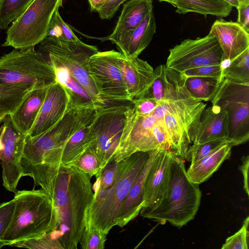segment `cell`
Here are the masks:
<instances>
[{"mask_svg": "<svg viewBox=\"0 0 249 249\" xmlns=\"http://www.w3.org/2000/svg\"><path fill=\"white\" fill-rule=\"evenodd\" d=\"M91 178L74 166L59 165L41 188L51 198L56 214L55 229L50 234L64 249H76L79 244L93 197Z\"/></svg>", "mask_w": 249, "mask_h": 249, "instance_id": "obj_1", "label": "cell"}, {"mask_svg": "<svg viewBox=\"0 0 249 249\" xmlns=\"http://www.w3.org/2000/svg\"><path fill=\"white\" fill-rule=\"evenodd\" d=\"M97 108L71 105L63 117L46 131L34 137L27 135L21 164L23 177L38 186L52 168L60 165L64 148L72 135L96 114Z\"/></svg>", "mask_w": 249, "mask_h": 249, "instance_id": "obj_2", "label": "cell"}, {"mask_svg": "<svg viewBox=\"0 0 249 249\" xmlns=\"http://www.w3.org/2000/svg\"><path fill=\"white\" fill-rule=\"evenodd\" d=\"M168 81L164 100L158 102L152 114L162 120L168 136L171 152L184 160L192 143L191 132L207 106L187 89L186 77L167 68Z\"/></svg>", "mask_w": 249, "mask_h": 249, "instance_id": "obj_3", "label": "cell"}, {"mask_svg": "<svg viewBox=\"0 0 249 249\" xmlns=\"http://www.w3.org/2000/svg\"><path fill=\"white\" fill-rule=\"evenodd\" d=\"M201 196L199 184L191 181L187 175L183 160L173 153L165 193L153 209L140 214L162 224L168 222L179 228L195 218Z\"/></svg>", "mask_w": 249, "mask_h": 249, "instance_id": "obj_4", "label": "cell"}, {"mask_svg": "<svg viewBox=\"0 0 249 249\" xmlns=\"http://www.w3.org/2000/svg\"><path fill=\"white\" fill-rule=\"evenodd\" d=\"M10 224L0 239L4 246L51 234L56 225L53 202L42 189L18 191Z\"/></svg>", "mask_w": 249, "mask_h": 249, "instance_id": "obj_5", "label": "cell"}, {"mask_svg": "<svg viewBox=\"0 0 249 249\" xmlns=\"http://www.w3.org/2000/svg\"><path fill=\"white\" fill-rule=\"evenodd\" d=\"M149 153L136 152L117 162L116 178L112 186L93 193L88 216L106 234L116 226L123 203L148 159Z\"/></svg>", "mask_w": 249, "mask_h": 249, "instance_id": "obj_6", "label": "cell"}, {"mask_svg": "<svg viewBox=\"0 0 249 249\" xmlns=\"http://www.w3.org/2000/svg\"><path fill=\"white\" fill-rule=\"evenodd\" d=\"M55 82L53 69L35 47L14 49L0 57V83L3 85L36 89Z\"/></svg>", "mask_w": 249, "mask_h": 249, "instance_id": "obj_7", "label": "cell"}, {"mask_svg": "<svg viewBox=\"0 0 249 249\" xmlns=\"http://www.w3.org/2000/svg\"><path fill=\"white\" fill-rule=\"evenodd\" d=\"M171 151L170 141L162 121L151 113L140 115L130 105L126 111V120L118 147L111 162H118L138 152L156 149Z\"/></svg>", "mask_w": 249, "mask_h": 249, "instance_id": "obj_8", "label": "cell"}, {"mask_svg": "<svg viewBox=\"0 0 249 249\" xmlns=\"http://www.w3.org/2000/svg\"><path fill=\"white\" fill-rule=\"evenodd\" d=\"M37 51L47 61L64 67L72 79L85 90L97 108L108 105L98 95L87 71V63L89 57L99 51L96 46L87 44L81 40L72 42L45 38L40 43Z\"/></svg>", "mask_w": 249, "mask_h": 249, "instance_id": "obj_9", "label": "cell"}, {"mask_svg": "<svg viewBox=\"0 0 249 249\" xmlns=\"http://www.w3.org/2000/svg\"><path fill=\"white\" fill-rule=\"evenodd\" d=\"M63 0H34L25 11L7 28L3 47L25 49L35 47L46 37L54 11Z\"/></svg>", "mask_w": 249, "mask_h": 249, "instance_id": "obj_10", "label": "cell"}, {"mask_svg": "<svg viewBox=\"0 0 249 249\" xmlns=\"http://www.w3.org/2000/svg\"><path fill=\"white\" fill-rule=\"evenodd\" d=\"M212 105L227 112L228 141L233 146L249 139V83H239L223 79L211 101Z\"/></svg>", "mask_w": 249, "mask_h": 249, "instance_id": "obj_11", "label": "cell"}, {"mask_svg": "<svg viewBox=\"0 0 249 249\" xmlns=\"http://www.w3.org/2000/svg\"><path fill=\"white\" fill-rule=\"evenodd\" d=\"M119 54L113 50L98 51L87 63L88 74L98 95L107 103L132 101L119 69Z\"/></svg>", "mask_w": 249, "mask_h": 249, "instance_id": "obj_12", "label": "cell"}, {"mask_svg": "<svg viewBox=\"0 0 249 249\" xmlns=\"http://www.w3.org/2000/svg\"><path fill=\"white\" fill-rule=\"evenodd\" d=\"M130 106L108 105L97 109L91 125L95 140L91 147L102 170L112 161L125 124L126 111Z\"/></svg>", "mask_w": 249, "mask_h": 249, "instance_id": "obj_13", "label": "cell"}, {"mask_svg": "<svg viewBox=\"0 0 249 249\" xmlns=\"http://www.w3.org/2000/svg\"><path fill=\"white\" fill-rule=\"evenodd\" d=\"M169 51L165 66L179 72L223 61L219 44L216 38L210 34L203 37L184 39Z\"/></svg>", "mask_w": 249, "mask_h": 249, "instance_id": "obj_14", "label": "cell"}, {"mask_svg": "<svg viewBox=\"0 0 249 249\" xmlns=\"http://www.w3.org/2000/svg\"><path fill=\"white\" fill-rule=\"evenodd\" d=\"M4 120L6 128L2 138L3 150L0 157L3 186L7 191L15 193L18 184L23 177L21 160L27 135L14 127L9 115Z\"/></svg>", "mask_w": 249, "mask_h": 249, "instance_id": "obj_15", "label": "cell"}, {"mask_svg": "<svg viewBox=\"0 0 249 249\" xmlns=\"http://www.w3.org/2000/svg\"><path fill=\"white\" fill-rule=\"evenodd\" d=\"M153 9L152 0H129L123 9L112 33L104 40L115 44L125 56L131 35L147 14Z\"/></svg>", "mask_w": 249, "mask_h": 249, "instance_id": "obj_16", "label": "cell"}, {"mask_svg": "<svg viewBox=\"0 0 249 249\" xmlns=\"http://www.w3.org/2000/svg\"><path fill=\"white\" fill-rule=\"evenodd\" d=\"M69 95L58 82L49 87L36 121L28 135H38L53 126L64 116L71 105Z\"/></svg>", "mask_w": 249, "mask_h": 249, "instance_id": "obj_17", "label": "cell"}, {"mask_svg": "<svg viewBox=\"0 0 249 249\" xmlns=\"http://www.w3.org/2000/svg\"><path fill=\"white\" fill-rule=\"evenodd\" d=\"M173 153L158 149L147 174L141 212L153 209L160 200L167 187L171 159Z\"/></svg>", "mask_w": 249, "mask_h": 249, "instance_id": "obj_18", "label": "cell"}, {"mask_svg": "<svg viewBox=\"0 0 249 249\" xmlns=\"http://www.w3.org/2000/svg\"><path fill=\"white\" fill-rule=\"evenodd\" d=\"M209 34L216 38L223 52V61L229 62L249 48V33L237 22L217 19Z\"/></svg>", "mask_w": 249, "mask_h": 249, "instance_id": "obj_19", "label": "cell"}, {"mask_svg": "<svg viewBox=\"0 0 249 249\" xmlns=\"http://www.w3.org/2000/svg\"><path fill=\"white\" fill-rule=\"evenodd\" d=\"M118 65L132 101L142 97L153 81V67L139 57L127 58L120 52Z\"/></svg>", "mask_w": 249, "mask_h": 249, "instance_id": "obj_20", "label": "cell"}, {"mask_svg": "<svg viewBox=\"0 0 249 249\" xmlns=\"http://www.w3.org/2000/svg\"><path fill=\"white\" fill-rule=\"evenodd\" d=\"M227 112L212 105L205 107L194 126L190 139L193 144H201L228 137Z\"/></svg>", "mask_w": 249, "mask_h": 249, "instance_id": "obj_21", "label": "cell"}, {"mask_svg": "<svg viewBox=\"0 0 249 249\" xmlns=\"http://www.w3.org/2000/svg\"><path fill=\"white\" fill-rule=\"evenodd\" d=\"M158 149L150 151L148 159L132 185L118 213L116 226L124 228L140 213L142 207L144 183Z\"/></svg>", "mask_w": 249, "mask_h": 249, "instance_id": "obj_22", "label": "cell"}, {"mask_svg": "<svg viewBox=\"0 0 249 249\" xmlns=\"http://www.w3.org/2000/svg\"><path fill=\"white\" fill-rule=\"evenodd\" d=\"M47 89L31 90L9 115L14 127L19 132L26 135L30 132L44 101Z\"/></svg>", "mask_w": 249, "mask_h": 249, "instance_id": "obj_23", "label": "cell"}, {"mask_svg": "<svg viewBox=\"0 0 249 249\" xmlns=\"http://www.w3.org/2000/svg\"><path fill=\"white\" fill-rule=\"evenodd\" d=\"M232 147L227 141L208 155L191 163L186 170L189 179L198 184L206 181L218 170L224 161L230 157Z\"/></svg>", "mask_w": 249, "mask_h": 249, "instance_id": "obj_24", "label": "cell"}, {"mask_svg": "<svg viewBox=\"0 0 249 249\" xmlns=\"http://www.w3.org/2000/svg\"><path fill=\"white\" fill-rule=\"evenodd\" d=\"M95 116L76 131L67 142L63 150L60 165L73 166L86 151L93 146L95 140L91 125Z\"/></svg>", "mask_w": 249, "mask_h": 249, "instance_id": "obj_25", "label": "cell"}, {"mask_svg": "<svg viewBox=\"0 0 249 249\" xmlns=\"http://www.w3.org/2000/svg\"><path fill=\"white\" fill-rule=\"evenodd\" d=\"M172 5L177 8L176 12L179 14L194 12L221 18L229 16L232 7L222 0H176Z\"/></svg>", "mask_w": 249, "mask_h": 249, "instance_id": "obj_26", "label": "cell"}, {"mask_svg": "<svg viewBox=\"0 0 249 249\" xmlns=\"http://www.w3.org/2000/svg\"><path fill=\"white\" fill-rule=\"evenodd\" d=\"M156 25L153 11L149 12L133 32L125 57H138L148 46L156 33Z\"/></svg>", "mask_w": 249, "mask_h": 249, "instance_id": "obj_27", "label": "cell"}, {"mask_svg": "<svg viewBox=\"0 0 249 249\" xmlns=\"http://www.w3.org/2000/svg\"><path fill=\"white\" fill-rule=\"evenodd\" d=\"M221 82L216 78L192 76L186 77L185 84L188 92L194 98L206 102L212 100Z\"/></svg>", "mask_w": 249, "mask_h": 249, "instance_id": "obj_28", "label": "cell"}, {"mask_svg": "<svg viewBox=\"0 0 249 249\" xmlns=\"http://www.w3.org/2000/svg\"><path fill=\"white\" fill-rule=\"evenodd\" d=\"M222 77L236 83H249V48L223 67Z\"/></svg>", "mask_w": 249, "mask_h": 249, "instance_id": "obj_29", "label": "cell"}, {"mask_svg": "<svg viewBox=\"0 0 249 249\" xmlns=\"http://www.w3.org/2000/svg\"><path fill=\"white\" fill-rule=\"evenodd\" d=\"M33 89L27 86H9L0 83V108L11 114Z\"/></svg>", "mask_w": 249, "mask_h": 249, "instance_id": "obj_30", "label": "cell"}, {"mask_svg": "<svg viewBox=\"0 0 249 249\" xmlns=\"http://www.w3.org/2000/svg\"><path fill=\"white\" fill-rule=\"evenodd\" d=\"M34 0H1L0 29H7L19 17Z\"/></svg>", "mask_w": 249, "mask_h": 249, "instance_id": "obj_31", "label": "cell"}, {"mask_svg": "<svg viewBox=\"0 0 249 249\" xmlns=\"http://www.w3.org/2000/svg\"><path fill=\"white\" fill-rule=\"evenodd\" d=\"M46 38L56 41L72 42H78L81 41L63 20L59 13L58 9L54 11L52 16Z\"/></svg>", "mask_w": 249, "mask_h": 249, "instance_id": "obj_32", "label": "cell"}, {"mask_svg": "<svg viewBox=\"0 0 249 249\" xmlns=\"http://www.w3.org/2000/svg\"><path fill=\"white\" fill-rule=\"evenodd\" d=\"M107 235L92 223L87 215L79 242L80 247L83 249H103Z\"/></svg>", "mask_w": 249, "mask_h": 249, "instance_id": "obj_33", "label": "cell"}, {"mask_svg": "<svg viewBox=\"0 0 249 249\" xmlns=\"http://www.w3.org/2000/svg\"><path fill=\"white\" fill-rule=\"evenodd\" d=\"M167 81L166 66L165 65L158 66L154 70V77L152 84L142 97L152 98L157 102L164 100Z\"/></svg>", "mask_w": 249, "mask_h": 249, "instance_id": "obj_34", "label": "cell"}, {"mask_svg": "<svg viewBox=\"0 0 249 249\" xmlns=\"http://www.w3.org/2000/svg\"><path fill=\"white\" fill-rule=\"evenodd\" d=\"M227 140H216L201 144H193L187 149L184 160L191 163L195 162L212 153Z\"/></svg>", "mask_w": 249, "mask_h": 249, "instance_id": "obj_35", "label": "cell"}, {"mask_svg": "<svg viewBox=\"0 0 249 249\" xmlns=\"http://www.w3.org/2000/svg\"><path fill=\"white\" fill-rule=\"evenodd\" d=\"M90 178L102 173L99 160L91 147L86 151L73 165Z\"/></svg>", "mask_w": 249, "mask_h": 249, "instance_id": "obj_36", "label": "cell"}, {"mask_svg": "<svg viewBox=\"0 0 249 249\" xmlns=\"http://www.w3.org/2000/svg\"><path fill=\"white\" fill-rule=\"evenodd\" d=\"M12 247L30 249H64L61 243L49 233L14 244Z\"/></svg>", "mask_w": 249, "mask_h": 249, "instance_id": "obj_37", "label": "cell"}, {"mask_svg": "<svg viewBox=\"0 0 249 249\" xmlns=\"http://www.w3.org/2000/svg\"><path fill=\"white\" fill-rule=\"evenodd\" d=\"M249 217L243 221L242 227L234 234L229 237L221 247L222 249H248Z\"/></svg>", "mask_w": 249, "mask_h": 249, "instance_id": "obj_38", "label": "cell"}, {"mask_svg": "<svg viewBox=\"0 0 249 249\" xmlns=\"http://www.w3.org/2000/svg\"><path fill=\"white\" fill-rule=\"evenodd\" d=\"M222 64L203 66L186 70L182 73L186 77H206L216 78L222 81Z\"/></svg>", "mask_w": 249, "mask_h": 249, "instance_id": "obj_39", "label": "cell"}, {"mask_svg": "<svg viewBox=\"0 0 249 249\" xmlns=\"http://www.w3.org/2000/svg\"><path fill=\"white\" fill-rule=\"evenodd\" d=\"M15 209L14 199L0 204V249L4 246L0 239L8 229Z\"/></svg>", "mask_w": 249, "mask_h": 249, "instance_id": "obj_40", "label": "cell"}, {"mask_svg": "<svg viewBox=\"0 0 249 249\" xmlns=\"http://www.w3.org/2000/svg\"><path fill=\"white\" fill-rule=\"evenodd\" d=\"M134 111L140 115L151 114L156 108L158 102L153 98L148 97H142L132 100Z\"/></svg>", "mask_w": 249, "mask_h": 249, "instance_id": "obj_41", "label": "cell"}, {"mask_svg": "<svg viewBox=\"0 0 249 249\" xmlns=\"http://www.w3.org/2000/svg\"><path fill=\"white\" fill-rule=\"evenodd\" d=\"M126 0H107L97 11L102 19H110L115 15L120 5Z\"/></svg>", "mask_w": 249, "mask_h": 249, "instance_id": "obj_42", "label": "cell"}, {"mask_svg": "<svg viewBox=\"0 0 249 249\" xmlns=\"http://www.w3.org/2000/svg\"><path fill=\"white\" fill-rule=\"evenodd\" d=\"M236 8L238 13L237 22L249 32V4H239Z\"/></svg>", "mask_w": 249, "mask_h": 249, "instance_id": "obj_43", "label": "cell"}, {"mask_svg": "<svg viewBox=\"0 0 249 249\" xmlns=\"http://www.w3.org/2000/svg\"><path fill=\"white\" fill-rule=\"evenodd\" d=\"M242 163L239 166L238 169L241 171L243 177V186L245 193L249 196V156H244L241 158Z\"/></svg>", "mask_w": 249, "mask_h": 249, "instance_id": "obj_44", "label": "cell"}, {"mask_svg": "<svg viewBox=\"0 0 249 249\" xmlns=\"http://www.w3.org/2000/svg\"><path fill=\"white\" fill-rule=\"evenodd\" d=\"M107 0H88L91 11L97 12Z\"/></svg>", "mask_w": 249, "mask_h": 249, "instance_id": "obj_45", "label": "cell"}, {"mask_svg": "<svg viewBox=\"0 0 249 249\" xmlns=\"http://www.w3.org/2000/svg\"><path fill=\"white\" fill-rule=\"evenodd\" d=\"M2 123H3L0 126V157L3 150V144L2 142V138L6 128V122L5 120H4Z\"/></svg>", "mask_w": 249, "mask_h": 249, "instance_id": "obj_46", "label": "cell"}, {"mask_svg": "<svg viewBox=\"0 0 249 249\" xmlns=\"http://www.w3.org/2000/svg\"><path fill=\"white\" fill-rule=\"evenodd\" d=\"M9 115L7 112L0 108V124L3 122L5 118Z\"/></svg>", "mask_w": 249, "mask_h": 249, "instance_id": "obj_47", "label": "cell"}, {"mask_svg": "<svg viewBox=\"0 0 249 249\" xmlns=\"http://www.w3.org/2000/svg\"><path fill=\"white\" fill-rule=\"evenodd\" d=\"M228 3L232 7L237 8L239 6V2L238 0H222Z\"/></svg>", "mask_w": 249, "mask_h": 249, "instance_id": "obj_48", "label": "cell"}, {"mask_svg": "<svg viewBox=\"0 0 249 249\" xmlns=\"http://www.w3.org/2000/svg\"><path fill=\"white\" fill-rule=\"evenodd\" d=\"M239 4H249V0H238Z\"/></svg>", "mask_w": 249, "mask_h": 249, "instance_id": "obj_49", "label": "cell"}, {"mask_svg": "<svg viewBox=\"0 0 249 249\" xmlns=\"http://www.w3.org/2000/svg\"><path fill=\"white\" fill-rule=\"evenodd\" d=\"M159 0L160 2L164 1V2H168L172 4L173 3V2L176 0Z\"/></svg>", "mask_w": 249, "mask_h": 249, "instance_id": "obj_50", "label": "cell"}, {"mask_svg": "<svg viewBox=\"0 0 249 249\" xmlns=\"http://www.w3.org/2000/svg\"></svg>", "mask_w": 249, "mask_h": 249, "instance_id": "obj_51", "label": "cell"}]
</instances>
